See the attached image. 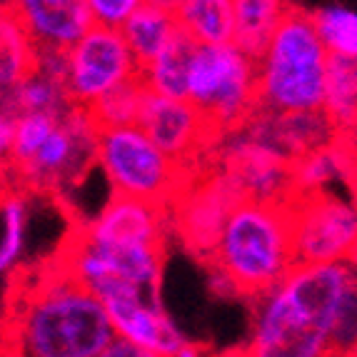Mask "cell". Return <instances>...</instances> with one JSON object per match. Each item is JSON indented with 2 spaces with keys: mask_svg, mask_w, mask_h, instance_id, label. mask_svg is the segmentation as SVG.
Masks as SVG:
<instances>
[{
  "mask_svg": "<svg viewBox=\"0 0 357 357\" xmlns=\"http://www.w3.org/2000/svg\"><path fill=\"white\" fill-rule=\"evenodd\" d=\"M357 292L345 260L298 262L268 292L257 295L248 355L320 357L330 355L342 310Z\"/></svg>",
  "mask_w": 357,
  "mask_h": 357,
  "instance_id": "1",
  "label": "cell"
},
{
  "mask_svg": "<svg viewBox=\"0 0 357 357\" xmlns=\"http://www.w3.org/2000/svg\"><path fill=\"white\" fill-rule=\"evenodd\" d=\"M113 337L102 300L55 262L18 300L8 350L36 357H105Z\"/></svg>",
  "mask_w": 357,
  "mask_h": 357,
  "instance_id": "2",
  "label": "cell"
},
{
  "mask_svg": "<svg viewBox=\"0 0 357 357\" xmlns=\"http://www.w3.org/2000/svg\"><path fill=\"white\" fill-rule=\"evenodd\" d=\"M213 262L225 282L243 295H262L295 265L290 208L243 197L215 243Z\"/></svg>",
  "mask_w": 357,
  "mask_h": 357,
  "instance_id": "3",
  "label": "cell"
},
{
  "mask_svg": "<svg viewBox=\"0 0 357 357\" xmlns=\"http://www.w3.org/2000/svg\"><path fill=\"white\" fill-rule=\"evenodd\" d=\"M328 48L312 15L290 10L257 55V107L315 110L325 100Z\"/></svg>",
  "mask_w": 357,
  "mask_h": 357,
  "instance_id": "4",
  "label": "cell"
},
{
  "mask_svg": "<svg viewBox=\"0 0 357 357\" xmlns=\"http://www.w3.org/2000/svg\"><path fill=\"white\" fill-rule=\"evenodd\" d=\"M185 98L218 135L240 128L257 110V60L235 43H197Z\"/></svg>",
  "mask_w": 357,
  "mask_h": 357,
  "instance_id": "5",
  "label": "cell"
},
{
  "mask_svg": "<svg viewBox=\"0 0 357 357\" xmlns=\"http://www.w3.org/2000/svg\"><path fill=\"white\" fill-rule=\"evenodd\" d=\"M96 158L118 195L167 205L175 203L185 188L183 162L158 148L135 123L98 128Z\"/></svg>",
  "mask_w": 357,
  "mask_h": 357,
  "instance_id": "6",
  "label": "cell"
},
{
  "mask_svg": "<svg viewBox=\"0 0 357 357\" xmlns=\"http://www.w3.org/2000/svg\"><path fill=\"white\" fill-rule=\"evenodd\" d=\"M165 245L153 243H102L77 230L60 252V265L100 295L118 285H135L160 292Z\"/></svg>",
  "mask_w": 357,
  "mask_h": 357,
  "instance_id": "7",
  "label": "cell"
},
{
  "mask_svg": "<svg viewBox=\"0 0 357 357\" xmlns=\"http://www.w3.org/2000/svg\"><path fill=\"white\" fill-rule=\"evenodd\" d=\"M98 126L88 107L70 105L60 115L55 130L33 153L30 160L13 167L28 188L63 190L88 173L90 162H98Z\"/></svg>",
  "mask_w": 357,
  "mask_h": 357,
  "instance_id": "8",
  "label": "cell"
},
{
  "mask_svg": "<svg viewBox=\"0 0 357 357\" xmlns=\"http://www.w3.org/2000/svg\"><path fill=\"white\" fill-rule=\"evenodd\" d=\"M66 90L73 105L90 107L115 85L140 75V63L132 55L120 28L90 25L66 50Z\"/></svg>",
  "mask_w": 357,
  "mask_h": 357,
  "instance_id": "9",
  "label": "cell"
},
{
  "mask_svg": "<svg viewBox=\"0 0 357 357\" xmlns=\"http://www.w3.org/2000/svg\"><path fill=\"white\" fill-rule=\"evenodd\" d=\"M292 250L298 262L347 260L357 243V205L325 190L287 200Z\"/></svg>",
  "mask_w": 357,
  "mask_h": 357,
  "instance_id": "10",
  "label": "cell"
},
{
  "mask_svg": "<svg viewBox=\"0 0 357 357\" xmlns=\"http://www.w3.org/2000/svg\"><path fill=\"white\" fill-rule=\"evenodd\" d=\"M98 298L105 305L115 335L132 342L143 357H180L197 352L165 315L160 295L135 285H118L100 292Z\"/></svg>",
  "mask_w": 357,
  "mask_h": 357,
  "instance_id": "11",
  "label": "cell"
},
{
  "mask_svg": "<svg viewBox=\"0 0 357 357\" xmlns=\"http://www.w3.org/2000/svg\"><path fill=\"white\" fill-rule=\"evenodd\" d=\"M135 126L143 128V132L158 148L180 162H190L208 140L218 137L205 115L188 98L162 96L148 88Z\"/></svg>",
  "mask_w": 357,
  "mask_h": 357,
  "instance_id": "12",
  "label": "cell"
},
{
  "mask_svg": "<svg viewBox=\"0 0 357 357\" xmlns=\"http://www.w3.org/2000/svg\"><path fill=\"white\" fill-rule=\"evenodd\" d=\"M245 195L240 192V188L225 173L215 175L205 183H197L190 190L183 188V192L175 200L178 203V227L183 240L195 252L210 257L232 208Z\"/></svg>",
  "mask_w": 357,
  "mask_h": 357,
  "instance_id": "13",
  "label": "cell"
},
{
  "mask_svg": "<svg viewBox=\"0 0 357 357\" xmlns=\"http://www.w3.org/2000/svg\"><path fill=\"white\" fill-rule=\"evenodd\" d=\"M290 167L292 160L273 145L245 135L227 145L225 175L250 200L285 203L290 200Z\"/></svg>",
  "mask_w": 357,
  "mask_h": 357,
  "instance_id": "14",
  "label": "cell"
},
{
  "mask_svg": "<svg viewBox=\"0 0 357 357\" xmlns=\"http://www.w3.org/2000/svg\"><path fill=\"white\" fill-rule=\"evenodd\" d=\"M38 48L68 50L93 25L85 0H3Z\"/></svg>",
  "mask_w": 357,
  "mask_h": 357,
  "instance_id": "15",
  "label": "cell"
},
{
  "mask_svg": "<svg viewBox=\"0 0 357 357\" xmlns=\"http://www.w3.org/2000/svg\"><path fill=\"white\" fill-rule=\"evenodd\" d=\"M77 230L102 243L165 245V210L162 205L115 192L110 203L96 215V220Z\"/></svg>",
  "mask_w": 357,
  "mask_h": 357,
  "instance_id": "16",
  "label": "cell"
},
{
  "mask_svg": "<svg viewBox=\"0 0 357 357\" xmlns=\"http://www.w3.org/2000/svg\"><path fill=\"white\" fill-rule=\"evenodd\" d=\"M265 110V118L252 120L248 135L273 145L287 158H298L307 150L322 148L340 135L325 107L315 110Z\"/></svg>",
  "mask_w": 357,
  "mask_h": 357,
  "instance_id": "17",
  "label": "cell"
},
{
  "mask_svg": "<svg viewBox=\"0 0 357 357\" xmlns=\"http://www.w3.org/2000/svg\"><path fill=\"white\" fill-rule=\"evenodd\" d=\"M350 137L340 132L333 143L322 148L307 150V153L292 158L290 167V190L292 195H305V192L325 190L335 180H345L350 175ZM290 195V197H292Z\"/></svg>",
  "mask_w": 357,
  "mask_h": 357,
  "instance_id": "18",
  "label": "cell"
},
{
  "mask_svg": "<svg viewBox=\"0 0 357 357\" xmlns=\"http://www.w3.org/2000/svg\"><path fill=\"white\" fill-rule=\"evenodd\" d=\"M36 53L38 45L18 15L0 0V102H6L13 90L33 73Z\"/></svg>",
  "mask_w": 357,
  "mask_h": 357,
  "instance_id": "19",
  "label": "cell"
},
{
  "mask_svg": "<svg viewBox=\"0 0 357 357\" xmlns=\"http://www.w3.org/2000/svg\"><path fill=\"white\" fill-rule=\"evenodd\" d=\"M178 30L180 23L178 15H175V8L150 3V0H145L143 6L120 25V33H123L128 45H130L140 68L160 53Z\"/></svg>",
  "mask_w": 357,
  "mask_h": 357,
  "instance_id": "20",
  "label": "cell"
},
{
  "mask_svg": "<svg viewBox=\"0 0 357 357\" xmlns=\"http://www.w3.org/2000/svg\"><path fill=\"white\" fill-rule=\"evenodd\" d=\"M197 40L188 36L183 28L170 38L165 48L155 55L150 63L140 68V80L145 88L162 96L185 98L188 90V70H190L192 55H195Z\"/></svg>",
  "mask_w": 357,
  "mask_h": 357,
  "instance_id": "21",
  "label": "cell"
},
{
  "mask_svg": "<svg viewBox=\"0 0 357 357\" xmlns=\"http://www.w3.org/2000/svg\"><path fill=\"white\" fill-rule=\"evenodd\" d=\"M322 107L342 135L357 130V55L330 53Z\"/></svg>",
  "mask_w": 357,
  "mask_h": 357,
  "instance_id": "22",
  "label": "cell"
},
{
  "mask_svg": "<svg viewBox=\"0 0 357 357\" xmlns=\"http://www.w3.org/2000/svg\"><path fill=\"white\" fill-rule=\"evenodd\" d=\"M287 13H290L287 0H232V15H235L232 43L257 58Z\"/></svg>",
  "mask_w": 357,
  "mask_h": 357,
  "instance_id": "23",
  "label": "cell"
},
{
  "mask_svg": "<svg viewBox=\"0 0 357 357\" xmlns=\"http://www.w3.org/2000/svg\"><path fill=\"white\" fill-rule=\"evenodd\" d=\"M180 28L197 43H232L235 15L232 0H180L175 6Z\"/></svg>",
  "mask_w": 357,
  "mask_h": 357,
  "instance_id": "24",
  "label": "cell"
},
{
  "mask_svg": "<svg viewBox=\"0 0 357 357\" xmlns=\"http://www.w3.org/2000/svg\"><path fill=\"white\" fill-rule=\"evenodd\" d=\"M6 105L13 113H30V110H43V113H66L73 105L68 98L66 83L58 77H50L40 70H33L18 88L13 90Z\"/></svg>",
  "mask_w": 357,
  "mask_h": 357,
  "instance_id": "25",
  "label": "cell"
},
{
  "mask_svg": "<svg viewBox=\"0 0 357 357\" xmlns=\"http://www.w3.org/2000/svg\"><path fill=\"white\" fill-rule=\"evenodd\" d=\"M143 96H145V83L140 80V75H137V77H132V80L115 85L113 90H107L105 96L98 98V100L88 107V113H90V118L96 120L98 128L130 126V123L137 120Z\"/></svg>",
  "mask_w": 357,
  "mask_h": 357,
  "instance_id": "26",
  "label": "cell"
},
{
  "mask_svg": "<svg viewBox=\"0 0 357 357\" xmlns=\"http://www.w3.org/2000/svg\"><path fill=\"white\" fill-rule=\"evenodd\" d=\"M28 240V203L8 195L0 205V278L18 265Z\"/></svg>",
  "mask_w": 357,
  "mask_h": 357,
  "instance_id": "27",
  "label": "cell"
},
{
  "mask_svg": "<svg viewBox=\"0 0 357 357\" xmlns=\"http://www.w3.org/2000/svg\"><path fill=\"white\" fill-rule=\"evenodd\" d=\"M317 33L328 53L335 55H357V13L347 8L330 6L312 15Z\"/></svg>",
  "mask_w": 357,
  "mask_h": 357,
  "instance_id": "28",
  "label": "cell"
},
{
  "mask_svg": "<svg viewBox=\"0 0 357 357\" xmlns=\"http://www.w3.org/2000/svg\"><path fill=\"white\" fill-rule=\"evenodd\" d=\"M63 113H43V110H30V113H15V130H13V155L10 167L23 165L33 158L38 148L45 143V137L55 130Z\"/></svg>",
  "mask_w": 357,
  "mask_h": 357,
  "instance_id": "29",
  "label": "cell"
},
{
  "mask_svg": "<svg viewBox=\"0 0 357 357\" xmlns=\"http://www.w3.org/2000/svg\"><path fill=\"white\" fill-rule=\"evenodd\" d=\"M85 3H88L90 18L96 25L120 28L145 0H85Z\"/></svg>",
  "mask_w": 357,
  "mask_h": 357,
  "instance_id": "30",
  "label": "cell"
},
{
  "mask_svg": "<svg viewBox=\"0 0 357 357\" xmlns=\"http://www.w3.org/2000/svg\"><path fill=\"white\" fill-rule=\"evenodd\" d=\"M13 130H15V113H13L6 102H0V175L10 167Z\"/></svg>",
  "mask_w": 357,
  "mask_h": 357,
  "instance_id": "31",
  "label": "cell"
},
{
  "mask_svg": "<svg viewBox=\"0 0 357 357\" xmlns=\"http://www.w3.org/2000/svg\"><path fill=\"white\" fill-rule=\"evenodd\" d=\"M350 148H352V158H350V175H347V183H350L352 192L357 197V130L350 132Z\"/></svg>",
  "mask_w": 357,
  "mask_h": 357,
  "instance_id": "32",
  "label": "cell"
},
{
  "mask_svg": "<svg viewBox=\"0 0 357 357\" xmlns=\"http://www.w3.org/2000/svg\"><path fill=\"white\" fill-rule=\"evenodd\" d=\"M347 265H350V273H352V278H355V285H357V243H355V248H352V252L347 255Z\"/></svg>",
  "mask_w": 357,
  "mask_h": 357,
  "instance_id": "33",
  "label": "cell"
},
{
  "mask_svg": "<svg viewBox=\"0 0 357 357\" xmlns=\"http://www.w3.org/2000/svg\"><path fill=\"white\" fill-rule=\"evenodd\" d=\"M150 3H160V6H167V8H175L180 0H150Z\"/></svg>",
  "mask_w": 357,
  "mask_h": 357,
  "instance_id": "34",
  "label": "cell"
}]
</instances>
